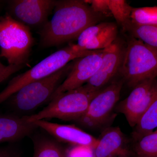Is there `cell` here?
I'll return each instance as SVG.
<instances>
[{"instance_id": "cell-21", "label": "cell", "mask_w": 157, "mask_h": 157, "mask_svg": "<svg viewBox=\"0 0 157 157\" xmlns=\"http://www.w3.org/2000/svg\"><path fill=\"white\" fill-rule=\"evenodd\" d=\"M131 21L139 25H157V7L132 8Z\"/></svg>"}, {"instance_id": "cell-22", "label": "cell", "mask_w": 157, "mask_h": 157, "mask_svg": "<svg viewBox=\"0 0 157 157\" xmlns=\"http://www.w3.org/2000/svg\"><path fill=\"white\" fill-rule=\"evenodd\" d=\"M65 157H96L94 150L90 147L73 145L65 152Z\"/></svg>"}, {"instance_id": "cell-23", "label": "cell", "mask_w": 157, "mask_h": 157, "mask_svg": "<svg viewBox=\"0 0 157 157\" xmlns=\"http://www.w3.org/2000/svg\"><path fill=\"white\" fill-rule=\"evenodd\" d=\"M22 65H9L5 66L0 61V83L6 80L12 74L19 71Z\"/></svg>"}, {"instance_id": "cell-17", "label": "cell", "mask_w": 157, "mask_h": 157, "mask_svg": "<svg viewBox=\"0 0 157 157\" xmlns=\"http://www.w3.org/2000/svg\"><path fill=\"white\" fill-rule=\"evenodd\" d=\"M33 157H65L63 147L56 140L48 137H37L33 141Z\"/></svg>"}, {"instance_id": "cell-16", "label": "cell", "mask_w": 157, "mask_h": 157, "mask_svg": "<svg viewBox=\"0 0 157 157\" xmlns=\"http://www.w3.org/2000/svg\"><path fill=\"white\" fill-rule=\"evenodd\" d=\"M135 127L134 136L137 140L157 128V78L151 102Z\"/></svg>"}, {"instance_id": "cell-9", "label": "cell", "mask_w": 157, "mask_h": 157, "mask_svg": "<svg viewBox=\"0 0 157 157\" xmlns=\"http://www.w3.org/2000/svg\"><path fill=\"white\" fill-rule=\"evenodd\" d=\"M103 49L77 59L67 78L59 86L50 101L62 93L78 88L86 84L100 69L102 62Z\"/></svg>"}, {"instance_id": "cell-3", "label": "cell", "mask_w": 157, "mask_h": 157, "mask_svg": "<svg viewBox=\"0 0 157 157\" xmlns=\"http://www.w3.org/2000/svg\"><path fill=\"white\" fill-rule=\"evenodd\" d=\"M120 72L130 87L157 78V49L133 37L125 48Z\"/></svg>"}, {"instance_id": "cell-1", "label": "cell", "mask_w": 157, "mask_h": 157, "mask_svg": "<svg viewBox=\"0 0 157 157\" xmlns=\"http://www.w3.org/2000/svg\"><path fill=\"white\" fill-rule=\"evenodd\" d=\"M51 20L46 23L41 33L45 46L58 45L77 39L80 34L98 21L97 13L85 1H56Z\"/></svg>"}, {"instance_id": "cell-12", "label": "cell", "mask_w": 157, "mask_h": 157, "mask_svg": "<svg viewBox=\"0 0 157 157\" xmlns=\"http://www.w3.org/2000/svg\"><path fill=\"white\" fill-rule=\"evenodd\" d=\"M31 123L58 140L73 145L90 147L94 149L98 142V139L74 125L55 123L45 120Z\"/></svg>"}, {"instance_id": "cell-15", "label": "cell", "mask_w": 157, "mask_h": 157, "mask_svg": "<svg viewBox=\"0 0 157 157\" xmlns=\"http://www.w3.org/2000/svg\"><path fill=\"white\" fill-rule=\"evenodd\" d=\"M94 149L96 157L127 156L126 139L119 127H112L102 133Z\"/></svg>"}, {"instance_id": "cell-7", "label": "cell", "mask_w": 157, "mask_h": 157, "mask_svg": "<svg viewBox=\"0 0 157 157\" xmlns=\"http://www.w3.org/2000/svg\"><path fill=\"white\" fill-rule=\"evenodd\" d=\"M123 82H112L93 98L87 111L77 121L83 126L93 128L104 122L119 100Z\"/></svg>"}, {"instance_id": "cell-14", "label": "cell", "mask_w": 157, "mask_h": 157, "mask_svg": "<svg viewBox=\"0 0 157 157\" xmlns=\"http://www.w3.org/2000/svg\"><path fill=\"white\" fill-rule=\"evenodd\" d=\"M37 128L28 121L26 116L0 115V143L20 140L31 135Z\"/></svg>"}, {"instance_id": "cell-5", "label": "cell", "mask_w": 157, "mask_h": 157, "mask_svg": "<svg viewBox=\"0 0 157 157\" xmlns=\"http://www.w3.org/2000/svg\"><path fill=\"white\" fill-rule=\"evenodd\" d=\"M33 42L29 28L8 14L0 17V57L9 65H22Z\"/></svg>"}, {"instance_id": "cell-4", "label": "cell", "mask_w": 157, "mask_h": 157, "mask_svg": "<svg viewBox=\"0 0 157 157\" xmlns=\"http://www.w3.org/2000/svg\"><path fill=\"white\" fill-rule=\"evenodd\" d=\"M100 91H93L84 85L62 93L38 113L26 116L27 120L30 123L52 118L77 121L86 113L91 101Z\"/></svg>"}, {"instance_id": "cell-11", "label": "cell", "mask_w": 157, "mask_h": 157, "mask_svg": "<svg viewBox=\"0 0 157 157\" xmlns=\"http://www.w3.org/2000/svg\"><path fill=\"white\" fill-rule=\"evenodd\" d=\"M56 1L17 0L12 2L11 9L18 21L25 25L37 26L45 22Z\"/></svg>"}, {"instance_id": "cell-13", "label": "cell", "mask_w": 157, "mask_h": 157, "mask_svg": "<svg viewBox=\"0 0 157 157\" xmlns=\"http://www.w3.org/2000/svg\"><path fill=\"white\" fill-rule=\"evenodd\" d=\"M117 27L112 22H102L89 27L77 38V45L86 50H102L115 41Z\"/></svg>"}, {"instance_id": "cell-10", "label": "cell", "mask_w": 157, "mask_h": 157, "mask_svg": "<svg viewBox=\"0 0 157 157\" xmlns=\"http://www.w3.org/2000/svg\"><path fill=\"white\" fill-rule=\"evenodd\" d=\"M125 48L116 39L103 49L102 64L97 73L87 82L86 86L94 92L101 90L120 71L123 60Z\"/></svg>"}, {"instance_id": "cell-24", "label": "cell", "mask_w": 157, "mask_h": 157, "mask_svg": "<svg viewBox=\"0 0 157 157\" xmlns=\"http://www.w3.org/2000/svg\"><path fill=\"white\" fill-rule=\"evenodd\" d=\"M90 5L93 11L98 13H105L109 11V0H93L85 1Z\"/></svg>"}, {"instance_id": "cell-19", "label": "cell", "mask_w": 157, "mask_h": 157, "mask_svg": "<svg viewBox=\"0 0 157 157\" xmlns=\"http://www.w3.org/2000/svg\"><path fill=\"white\" fill-rule=\"evenodd\" d=\"M109 9L118 23L125 29L131 21L132 7L123 0H109Z\"/></svg>"}, {"instance_id": "cell-27", "label": "cell", "mask_w": 157, "mask_h": 157, "mask_svg": "<svg viewBox=\"0 0 157 157\" xmlns=\"http://www.w3.org/2000/svg\"><path fill=\"white\" fill-rule=\"evenodd\" d=\"M155 132H157V128L156 129V130Z\"/></svg>"}, {"instance_id": "cell-6", "label": "cell", "mask_w": 157, "mask_h": 157, "mask_svg": "<svg viewBox=\"0 0 157 157\" xmlns=\"http://www.w3.org/2000/svg\"><path fill=\"white\" fill-rule=\"evenodd\" d=\"M73 66L71 64L66 65L50 76L25 86L9 98L11 106L19 112L27 113L50 101L62 79L70 73Z\"/></svg>"}, {"instance_id": "cell-26", "label": "cell", "mask_w": 157, "mask_h": 157, "mask_svg": "<svg viewBox=\"0 0 157 157\" xmlns=\"http://www.w3.org/2000/svg\"><path fill=\"white\" fill-rule=\"evenodd\" d=\"M116 157H127V156H119Z\"/></svg>"}, {"instance_id": "cell-18", "label": "cell", "mask_w": 157, "mask_h": 157, "mask_svg": "<svg viewBox=\"0 0 157 157\" xmlns=\"http://www.w3.org/2000/svg\"><path fill=\"white\" fill-rule=\"evenodd\" d=\"M125 30L134 38L157 49V25H139L131 21Z\"/></svg>"}, {"instance_id": "cell-2", "label": "cell", "mask_w": 157, "mask_h": 157, "mask_svg": "<svg viewBox=\"0 0 157 157\" xmlns=\"http://www.w3.org/2000/svg\"><path fill=\"white\" fill-rule=\"evenodd\" d=\"M99 50H83L77 44H72L52 54L25 73L12 78L0 92V104L25 86L50 76L71 61L96 53Z\"/></svg>"}, {"instance_id": "cell-20", "label": "cell", "mask_w": 157, "mask_h": 157, "mask_svg": "<svg viewBox=\"0 0 157 157\" xmlns=\"http://www.w3.org/2000/svg\"><path fill=\"white\" fill-rule=\"evenodd\" d=\"M135 150L138 157H157V132H152L137 140Z\"/></svg>"}, {"instance_id": "cell-8", "label": "cell", "mask_w": 157, "mask_h": 157, "mask_svg": "<svg viewBox=\"0 0 157 157\" xmlns=\"http://www.w3.org/2000/svg\"><path fill=\"white\" fill-rule=\"evenodd\" d=\"M156 78L147 79L135 86L129 95L118 104L117 110L124 115L131 127L136 126L150 104Z\"/></svg>"}, {"instance_id": "cell-25", "label": "cell", "mask_w": 157, "mask_h": 157, "mask_svg": "<svg viewBox=\"0 0 157 157\" xmlns=\"http://www.w3.org/2000/svg\"><path fill=\"white\" fill-rule=\"evenodd\" d=\"M0 157H19L18 153L10 147L0 148Z\"/></svg>"}]
</instances>
